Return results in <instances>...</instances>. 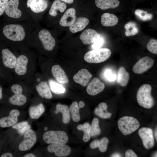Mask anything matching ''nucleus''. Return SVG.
Instances as JSON below:
<instances>
[{"label": "nucleus", "instance_id": "f257e3e1", "mask_svg": "<svg viewBox=\"0 0 157 157\" xmlns=\"http://www.w3.org/2000/svg\"><path fill=\"white\" fill-rule=\"evenodd\" d=\"M151 87L147 84L142 85L137 92L136 98L139 104L147 109L152 108L154 105V100L151 94Z\"/></svg>", "mask_w": 157, "mask_h": 157}, {"label": "nucleus", "instance_id": "f03ea898", "mask_svg": "<svg viewBox=\"0 0 157 157\" xmlns=\"http://www.w3.org/2000/svg\"><path fill=\"white\" fill-rule=\"evenodd\" d=\"M111 55V51L110 49L99 48L87 52L85 54L84 58L88 63H98L106 61Z\"/></svg>", "mask_w": 157, "mask_h": 157}, {"label": "nucleus", "instance_id": "7ed1b4c3", "mask_svg": "<svg viewBox=\"0 0 157 157\" xmlns=\"http://www.w3.org/2000/svg\"><path fill=\"white\" fill-rule=\"evenodd\" d=\"M3 32L6 38L14 41H22L25 36L24 28L19 24H10L6 25L3 28Z\"/></svg>", "mask_w": 157, "mask_h": 157}, {"label": "nucleus", "instance_id": "20e7f679", "mask_svg": "<svg viewBox=\"0 0 157 157\" xmlns=\"http://www.w3.org/2000/svg\"><path fill=\"white\" fill-rule=\"evenodd\" d=\"M117 124L119 129L124 135L131 134L137 130L140 127L138 121L131 116H125L120 118Z\"/></svg>", "mask_w": 157, "mask_h": 157}, {"label": "nucleus", "instance_id": "39448f33", "mask_svg": "<svg viewBox=\"0 0 157 157\" xmlns=\"http://www.w3.org/2000/svg\"><path fill=\"white\" fill-rule=\"evenodd\" d=\"M43 139L48 144H65L68 141V137L66 133L63 131H50L44 133Z\"/></svg>", "mask_w": 157, "mask_h": 157}, {"label": "nucleus", "instance_id": "423d86ee", "mask_svg": "<svg viewBox=\"0 0 157 157\" xmlns=\"http://www.w3.org/2000/svg\"><path fill=\"white\" fill-rule=\"evenodd\" d=\"M12 91L14 94L10 97L9 101L12 104L18 106H22L26 102V97L22 94L23 89L21 85L15 84L11 87Z\"/></svg>", "mask_w": 157, "mask_h": 157}, {"label": "nucleus", "instance_id": "0eeeda50", "mask_svg": "<svg viewBox=\"0 0 157 157\" xmlns=\"http://www.w3.org/2000/svg\"><path fill=\"white\" fill-rule=\"evenodd\" d=\"M138 133L146 149H150L153 147L154 141L153 130L151 129L145 127L141 128L138 130Z\"/></svg>", "mask_w": 157, "mask_h": 157}, {"label": "nucleus", "instance_id": "6e6552de", "mask_svg": "<svg viewBox=\"0 0 157 157\" xmlns=\"http://www.w3.org/2000/svg\"><path fill=\"white\" fill-rule=\"evenodd\" d=\"M36 139L35 132L32 130L29 129L24 134V139L19 144V149L22 151L30 149L36 142Z\"/></svg>", "mask_w": 157, "mask_h": 157}, {"label": "nucleus", "instance_id": "1a4fd4ad", "mask_svg": "<svg viewBox=\"0 0 157 157\" xmlns=\"http://www.w3.org/2000/svg\"><path fill=\"white\" fill-rule=\"evenodd\" d=\"M154 63L151 58L146 56L141 58L133 66L132 70L135 74H141L151 67Z\"/></svg>", "mask_w": 157, "mask_h": 157}, {"label": "nucleus", "instance_id": "9d476101", "mask_svg": "<svg viewBox=\"0 0 157 157\" xmlns=\"http://www.w3.org/2000/svg\"><path fill=\"white\" fill-rule=\"evenodd\" d=\"M38 37L46 50L50 51L53 49L56 45L55 40L48 31L41 30L38 33Z\"/></svg>", "mask_w": 157, "mask_h": 157}, {"label": "nucleus", "instance_id": "9b49d317", "mask_svg": "<svg viewBox=\"0 0 157 157\" xmlns=\"http://www.w3.org/2000/svg\"><path fill=\"white\" fill-rule=\"evenodd\" d=\"M48 151L53 152L57 156L65 157L68 155L71 152L70 147L65 144H52L47 147Z\"/></svg>", "mask_w": 157, "mask_h": 157}, {"label": "nucleus", "instance_id": "f8f14e48", "mask_svg": "<svg viewBox=\"0 0 157 157\" xmlns=\"http://www.w3.org/2000/svg\"><path fill=\"white\" fill-rule=\"evenodd\" d=\"M19 0H10L8 1L5 10L6 15L14 19L19 18L22 15L21 10L18 8Z\"/></svg>", "mask_w": 157, "mask_h": 157}, {"label": "nucleus", "instance_id": "ddd939ff", "mask_svg": "<svg viewBox=\"0 0 157 157\" xmlns=\"http://www.w3.org/2000/svg\"><path fill=\"white\" fill-rule=\"evenodd\" d=\"M19 114L20 112L18 110H12L8 116L3 117L0 119V126L6 128L15 125L18 121V117Z\"/></svg>", "mask_w": 157, "mask_h": 157}, {"label": "nucleus", "instance_id": "4468645a", "mask_svg": "<svg viewBox=\"0 0 157 157\" xmlns=\"http://www.w3.org/2000/svg\"><path fill=\"white\" fill-rule=\"evenodd\" d=\"M105 85L99 79L94 78L88 84L86 88L87 93L90 95H96L104 90Z\"/></svg>", "mask_w": 157, "mask_h": 157}, {"label": "nucleus", "instance_id": "2eb2a0df", "mask_svg": "<svg viewBox=\"0 0 157 157\" xmlns=\"http://www.w3.org/2000/svg\"><path fill=\"white\" fill-rule=\"evenodd\" d=\"M101 35L94 30L88 28L84 30L81 34L80 38L84 44L93 43Z\"/></svg>", "mask_w": 157, "mask_h": 157}, {"label": "nucleus", "instance_id": "dca6fc26", "mask_svg": "<svg viewBox=\"0 0 157 157\" xmlns=\"http://www.w3.org/2000/svg\"><path fill=\"white\" fill-rule=\"evenodd\" d=\"M92 77V74L85 69L79 70L73 77V80L76 83L82 86L87 85Z\"/></svg>", "mask_w": 157, "mask_h": 157}, {"label": "nucleus", "instance_id": "f3484780", "mask_svg": "<svg viewBox=\"0 0 157 157\" xmlns=\"http://www.w3.org/2000/svg\"><path fill=\"white\" fill-rule=\"evenodd\" d=\"M76 13V10L74 8L67 10L60 20V25L64 27L70 26L75 21Z\"/></svg>", "mask_w": 157, "mask_h": 157}, {"label": "nucleus", "instance_id": "a211bd4d", "mask_svg": "<svg viewBox=\"0 0 157 157\" xmlns=\"http://www.w3.org/2000/svg\"><path fill=\"white\" fill-rule=\"evenodd\" d=\"M27 6L35 13H39L44 11L47 8L48 3L46 0H28Z\"/></svg>", "mask_w": 157, "mask_h": 157}, {"label": "nucleus", "instance_id": "6ab92c4d", "mask_svg": "<svg viewBox=\"0 0 157 157\" xmlns=\"http://www.w3.org/2000/svg\"><path fill=\"white\" fill-rule=\"evenodd\" d=\"M2 54L4 65L9 68H14L17 60V58L8 49H3Z\"/></svg>", "mask_w": 157, "mask_h": 157}, {"label": "nucleus", "instance_id": "aec40b11", "mask_svg": "<svg viewBox=\"0 0 157 157\" xmlns=\"http://www.w3.org/2000/svg\"><path fill=\"white\" fill-rule=\"evenodd\" d=\"M51 72L54 78L59 83L66 84L69 82L68 78L65 72L59 65H56L52 66Z\"/></svg>", "mask_w": 157, "mask_h": 157}, {"label": "nucleus", "instance_id": "412c9836", "mask_svg": "<svg viewBox=\"0 0 157 157\" xmlns=\"http://www.w3.org/2000/svg\"><path fill=\"white\" fill-rule=\"evenodd\" d=\"M28 59L25 56L22 55L19 56L16 61L15 70L16 73L19 75L25 74L27 72V65Z\"/></svg>", "mask_w": 157, "mask_h": 157}, {"label": "nucleus", "instance_id": "4be33fe9", "mask_svg": "<svg viewBox=\"0 0 157 157\" xmlns=\"http://www.w3.org/2000/svg\"><path fill=\"white\" fill-rule=\"evenodd\" d=\"M89 23V19L85 17H80L71 25L69 28L72 33H75L84 29Z\"/></svg>", "mask_w": 157, "mask_h": 157}, {"label": "nucleus", "instance_id": "5701e85b", "mask_svg": "<svg viewBox=\"0 0 157 157\" xmlns=\"http://www.w3.org/2000/svg\"><path fill=\"white\" fill-rule=\"evenodd\" d=\"M118 22L117 17L112 14L105 13L102 15L101 17V24L104 26H114L117 24Z\"/></svg>", "mask_w": 157, "mask_h": 157}, {"label": "nucleus", "instance_id": "b1692460", "mask_svg": "<svg viewBox=\"0 0 157 157\" xmlns=\"http://www.w3.org/2000/svg\"><path fill=\"white\" fill-rule=\"evenodd\" d=\"M119 0H95L94 3L98 8L102 10L114 8L119 4Z\"/></svg>", "mask_w": 157, "mask_h": 157}, {"label": "nucleus", "instance_id": "393cba45", "mask_svg": "<svg viewBox=\"0 0 157 157\" xmlns=\"http://www.w3.org/2000/svg\"><path fill=\"white\" fill-rule=\"evenodd\" d=\"M36 87L38 93L42 98L50 99L52 98V94L46 82L42 81Z\"/></svg>", "mask_w": 157, "mask_h": 157}, {"label": "nucleus", "instance_id": "a878e982", "mask_svg": "<svg viewBox=\"0 0 157 157\" xmlns=\"http://www.w3.org/2000/svg\"><path fill=\"white\" fill-rule=\"evenodd\" d=\"M67 7V5L65 3L60 0H55L51 6L49 13L51 16L55 17L57 15L58 11L63 13Z\"/></svg>", "mask_w": 157, "mask_h": 157}, {"label": "nucleus", "instance_id": "bb28decb", "mask_svg": "<svg viewBox=\"0 0 157 157\" xmlns=\"http://www.w3.org/2000/svg\"><path fill=\"white\" fill-rule=\"evenodd\" d=\"M55 113L57 114L61 112L63 115V122L65 124H67L70 119V110L67 106L58 103L56 106Z\"/></svg>", "mask_w": 157, "mask_h": 157}, {"label": "nucleus", "instance_id": "cd10ccee", "mask_svg": "<svg viewBox=\"0 0 157 157\" xmlns=\"http://www.w3.org/2000/svg\"><path fill=\"white\" fill-rule=\"evenodd\" d=\"M129 74L123 67H120L118 70L117 75V82L121 86L124 87L126 85L129 80Z\"/></svg>", "mask_w": 157, "mask_h": 157}, {"label": "nucleus", "instance_id": "c85d7f7f", "mask_svg": "<svg viewBox=\"0 0 157 157\" xmlns=\"http://www.w3.org/2000/svg\"><path fill=\"white\" fill-rule=\"evenodd\" d=\"M44 110L43 104L40 103L37 105L31 106L29 109V114L32 119H38L44 113Z\"/></svg>", "mask_w": 157, "mask_h": 157}, {"label": "nucleus", "instance_id": "c756f323", "mask_svg": "<svg viewBox=\"0 0 157 157\" xmlns=\"http://www.w3.org/2000/svg\"><path fill=\"white\" fill-rule=\"evenodd\" d=\"M126 30L125 35L127 36H133L137 34L138 29L135 23L130 21L126 24L124 26Z\"/></svg>", "mask_w": 157, "mask_h": 157}, {"label": "nucleus", "instance_id": "7c9ffc66", "mask_svg": "<svg viewBox=\"0 0 157 157\" xmlns=\"http://www.w3.org/2000/svg\"><path fill=\"white\" fill-rule=\"evenodd\" d=\"M79 109L78 104L76 101L73 102L69 107V110L71 113L72 120L76 122H78L80 120Z\"/></svg>", "mask_w": 157, "mask_h": 157}, {"label": "nucleus", "instance_id": "2f4dec72", "mask_svg": "<svg viewBox=\"0 0 157 157\" xmlns=\"http://www.w3.org/2000/svg\"><path fill=\"white\" fill-rule=\"evenodd\" d=\"M49 82L50 89L54 93L60 94L65 92V88L61 84L51 80H50Z\"/></svg>", "mask_w": 157, "mask_h": 157}, {"label": "nucleus", "instance_id": "473e14b6", "mask_svg": "<svg viewBox=\"0 0 157 157\" xmlns=\"http://www.w3.org/2000/svg\"><path fill=\"white\" fill-rule=\"evenodd\" d=\"M135 14L137 17L142 21H147L150 20L153 17V15L140 9H137L135 11Z\"/></svg>", "mask_w": 157, "mask_h": 157}, {"label": "nucleus", "instance_id": "72a5a7b5", "mask_svg": "<svg viewBox=\"0 0 157 157\" xmlns=\"http://www.w3.org/2000/svg\"><path fill=\"white\" fill-rule=\"evenodd\" d=\"M99 119L97 118L93 119L91 126L90 134L92 137L96 136L99 134L101 130L99 125Z\"/></svg>", "mask_w": 157, "mask_h": 157}, {"label": "nucleus", "instance_id": "f704fd0d", "mask_svg": "<svg viewBox=\"0 0 157 157\" xmlns=\"http://www.w3.org/2000/svg\"><path fill=\"white\" fill-rule=\"evenodd\" d=\"M147 48L150 52L157 54V40L152 39H151L147 44Z\"/></svg>", "mask_w": 157, "mask_h": 157}, {"label": "nucleus", "instance_id": "c9c22d12", "mask_svg": "<svg viewBox=\"0 0 157 157\" xmlns=\"http://www.w3.org/2000/svg\"><path fill=\"white\" fill-rule=\"evenodd\" d=\"M108 142V139L106 137H104L99 140L98 147L100 151L104 152L107 150Z\"/></svg>", "mask_w": 157, "mask_h": 157}, {"label": "nucleus", "instance_id": "e433bc0d", "mask_svg": "<svg viewBox=\"0 0 157 157\" xmlns=\"http://www.w3.org/2000/svg\"><path fill=\"white\" fill-rule=\"evenodd\" d=\"M104 111L98 107L95 108L94 113L95 114L103 118L107 119L110 118L112 115V114L108 112L107 111L104 112Z\"/></svg>", "mask_w": 157, "mask_h": 157}, {"label": "nucleus", "instance_id": "4c0bfd02", "mask_svg": "<svg viewBox=\"0 0 157 157\" xmlns=\"http://www.w3.org/2000/svg\"><path fill=\"white\" fill-rule=\"evenodd\" d=\"M104 75L105 79L109 81H113L116 79V75L109 69H106L104 73Z\"/></svg>", "mask_w": 157, "mask_h": 157}, {"label": "nucleus", "instance_id": "58836bf2", "mask_svg": "<svg viewBox=\"0 0 157 157\" xmlns=\"http://www.w3.org/2000/svg\"><path fill=\"white\" fill-rule=\"evenodd\" d=\"M78 130L83 131L84 134L90 133L91 126L88 122H85L83 125L79 124L77 126Z\"/></svg>", "mask_w": 157, "mask_h": 157}, {"label": "nucleus", "instance_id": "ea45409f", "mask_svg": "<svg viewBox=\"0 0 157 157\" xmlns=\"http://www.w3.org/2000/svg\"><path fill=\"white\" fill-rule=\"evenodd\" d=\"M104 42L103 39L100 37L93 43L92 46V48L93 49L100 48L103 45Z\"/></svg>", "mask_w": 157, "mask_h": 157}, {"label": "nucleus", "instance_id": "a19ab883", "mask_svg": "<svg viewBox=\"0 0 157 157\" xmlns=\"http://www.w3.org/2000/svg\"><path fill=\"white\" fill-rule=\"evenodd\" d=\"M9 0H0V16L5 11Z\"/></svg>", "mask_w": 157, "mask_h": 157}, {"label": "nucleus", "instance_id": "79ce46f5", "mask_svg": "<svg viewBox=\"0 0 157 157\" xmlns=\"http://www.w3.org/2000/svg\"><path fill=\"white\" fill-rule=\"evenodd\" d=\"M28 124V122L26 121L21 122L12 126V128L13 129L18 130L22 128Z\"/></svg>", "mask_w": 157, "mask_h": 157}, {"label": "nucleus", "instance_id": "37998d69", "mask_svg": "<svg viewBox=\"0 0 157 157\" xmlns=\"http://www.w3.org/2000/svg\"><path fill=\"white\" fill-rule=\"evenodd\" d=\"M31 127V126L28 124L22 128L17 130V131L20 134L22 135L24 134L27 131L30 129Z\"/></svg>", "mask_w": 157, "mask_h": 157}, {"label": "nucleus", "instance_id": "c03bdc74", "mask_svg": "<svg viewBox=\"0 0 157 157\" xmlns=\"http://www.w3.org/2000/svg\"><path fill=\"white\" fill-rule=\"evenodd\" d=\"M125 156L126 157H137L138 156L132 150L129 149L126 152Z\"/></svg>", "mask_w": 157, "mask_h": 157}, {"label": "nucleus", "instance_id": "a18cd8bd", "mask_svg": "<svg viewBox=\"0 0 157 157\" xmlns=\"http://www.w3.org/2000/svg\"><path fill=\"white\" fill-rule=\"evenodd\" d=\"M99 140H95L92 141L90 144V147L92 149H95L98 147Z\"/></svg>", "mask_w": 157, "mask_h": 157}, {"label": "nucleus", "instance_id": "49530a36", "mask_svg": "<svg viewBox=\"0 0 157 157\" xmlns=\"http://www.w3.org/2000/svg\"><path fill=\"white\" fill-rule=\"evenodd\" d=\"M98 107L101 109L106 111L107 109V106L106 104L104 102H101L98 105Z\"/></svg>", "mask_w": 157, "mask_h": 157}, {"label": "nucleus", "instance_id": "de8ad7c7", "mask_svg": "<svg viewBox=\"0 0 157 157\" xmlns=\"http://www.w3.org/2000/svg\"><path fill=\"white\" fill-rule=\"evenodd\" d=\"M91 135L90 133L84 134L83 140L84 142H87L89 141Z\"/></svg>", "mask_w": 157, "mask_h": 157}, {"label": "nucleus", "instance_id": "09e8293b", "mask_svg": "<svg viewBox=\"0 0 157 157\" xmlns=\"http://www.w3.org/2000/svg\"><path fill=\"white\" fill-rule=\"evenodd\" d=\"M13 156L12 154L10 153H6L2 154L1 157H12Z\"/></svg>", "mask_w": 157, "mask_h": 157}, {"label": "nucleus", "instance_id": "8fccbe9b", "mask_svg": "<svg viewBox=\"0 0 157 157\" xmlns=\"http://www.w3.org/2000/svg\"><path fill=\"white\" fill-rule=\"evenodd\" d=\"M61 1L68 4H72L74 2V0H60Z\"/></svg>", "mask_w": 157, "mask_h": 157}, {"label": "nucleus", "instance_id": "3c124183", "mask_svg": "<svg viewBox=\"0 0 157 157\" xmlns=\"http://www.w3.org/2000/svg\"><path fill=\"white\" fill-rule=\"evenodd\" d=\"M79 107L80 108H83L85 105L84 103L82 101H80L78 104Z\"/></svg>", "mask_w": 157, "mask_h": 157}, {"label": "nucleus", "instance_id": "603ef678", "mask_svg": "<svg viewBox=\"0 0 157 157\" xmlns=\"http://www.w3.org/2000/svg\"><path fill=\"white\" fill-rule=\"evenodd\" d=\"M24 157H35L36 156L32 153H29L26 154Z\"/></svg>", "mask_w": 157, "mask_h": 157}, {"label": "nucleus", "instance_id": "864d4df0", "mask_svg": "<svg viewBox=\"0 0 157 157\" xmlns=\"http://www.w3.org/2000/svg\"><path fill=\"white\" fill-rule=\"evenodd\" d=\"M111 157H121V155L119 153H115L113 154Z\"/></svg>", "mask_w": 157, "mask_h": 157}, {"label": "nucleus", "instance_id": "5fc2aeb1", "mask_svg": "<svg viewBox=\"0 0 157 157\" xmlns=\"http://www.w3.org/2000/svg\"><path fill=\"white\" fill-rule=\"evenodd\" d=\"M2 97V88L0 86V100Z\"/></svg>", "mask_w": 157, "mask_h": 157}, {"label": "nucleus", "instance_id": "6e6d98bb", "mask_svg": "<svg viewBox=\"0 0 157 157\" xmlns=\"http://www.w3.org/2000/svg\"><path fill=\"white\" fill-rule=\"evenodd\" d=\"M157 128H156L155 130V133H154L155 138L156 140H157Z\"/></svg>", "mask_w": 157, "mask_h": 157}, {"label": "nucleus", "instance_id": "4d7b16f0", "mask_svg": "<svg viewBox=\"0 0 157 157\" xmlns=\"http://www.w3.org/2000/svg\"><path fill=\"white\" fill-rule=\"evenodd\" d=\"M47 130V127H45L44 128V130L45 131H46Z\"/></svg>", "mask_w": 157, "mask_h": 157}, {"label": "nucleus", "instance_id": "13d9d810", "mask_svg": "<svg viewBox=\"0 0 157 157\" xmlns=\"http://www.w3.org/2000/svg\"><path fill=\"white\" fill-rule=\"evenodd\" d=\"M40 81V78H38V79H37V81Z\"/></svg>", "mask_w": 157, "mask_h": 157}]
</instances>
